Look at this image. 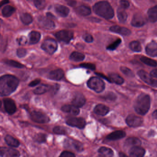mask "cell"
I'll return each mask as SVG.
<instances>
[{
  "mask_svg": "<svg viewBox=\"0 0 157 157\" xmlns=\"http://www.w3.org/2000/svg\"><path fill=\"white\" fill-rule=\"evenodd\" d=\"M19 81L16 77L12 75H5L0 77V96H6L15 91Z\"/></svg>",
  "mask_w": 157,
  "mask_h": 157,
  "instance_id": "cell-1",
  "label": "cell"
},
{
  "mask_svg": "<svg viewBox=\"0 0 157 157\" xmlns=\"http://www.w3.org/2000/svg\"><path fill=\"white\" fill-rule=\"evenodd\" d=\"M151 105V100L147 94H141L136 100L134 104L135 111L137 114L145 115L147 113Z\"/></svg>",
  "mask_w": 157,
  "mask_h": 157,
  "instance_id": "cell-2",
  "label": "cell"
},
{
  "mask_svg": "<svg viewBox=\"0 0 157 157\" xmlns=\"http://www.w3.org/2000/svg\"><path fill=\"white\" fill-rule=\"evenodd\" d=\"M93 10L95 14L106 19H111L114 16V11L112 7L106 1H101L95 4Z\"/></svg>",
  "mask_w": 157,
  "mask_h": 157,
  "instance_id": "cell-3",
  "label": "cell"
},
{
  "mask_svg": "<svg viewBox=\"0 0 157 157\" xmlns=\"http://www.w3.org/2000/svg\"><path fill=\"white\" fill-rule=\"evenodd\" d=\"M87 84L90 88L97 93H101L105 89V84L99 77H91L89 79Z\"/></svg>",
  "mask_w": 157,
  "mask_h": 157,
  "instance_id": "cell-4",
  "label": "cell"
},
{
  "mask_svg": "<svg viewBox=\"0 0 157 157\" xmlns=\"http://www.w3.org/2000/svg\"><path fill=\"white\" fill-rule=\"evenodd\" d=\"M41 49L47 53L52 54L56 51L58 49V44L53 39H47L41 44Z\"/></svg>",
  "mask_w": 157,
  "mask_h": 157,
  "instance_id": "cell-5",
  "label": "cell"
},
{
  "mask_svg": "<svg viewBox=\"0 0 157 157\" xmlns=\"http://www.w3.org/2000/svg\"><path fill=\"white\" fill-rule=\"evenodd\" d=\"M30 116L31 120L37 123L46 124L50 121V119L47 115L40 112L33 111Z\"/></svg>",
  "mask_w": 157,
  "mask_h": 157,
  "instance_id": "cell-6",
  "label": "cell"
},
{
  "mask_svg": "<svg viewBox=\"0 0 157 157\" xmlns=\"http://www.w3.org/2000/svg\"><path fill=\"white\" fill-rule=\"evenodd\" d=\"M73 36V32L68 30H60L55 34V37L58 40L66 43H69L72 39Z\"/></svg>",
  "mask_w": 157,
  "mask_h": 157,
  "instance_id": "cell-7",
  "label": "cell"
},
{
  "mask_svg": "<svg viewBox=\"0 0 157 157\" xmlns=\"http://www.w3.org/2000/svg\"><path fill=\"white\" fill-rule=\"evenodd\" d=\"M137 74L145 83L153 87L157 88V80L152 78V77L144 70L138 71Z\"/></svg>",
  "mask_w": 157,
  "mask_h": 157,
  "instance_id": "cell-8",
  "label": "cell"
},
{
  "mask_svg": "<svg viewBox=\"0 0 157 157\" xmlns=\"http://www.w3.org/2000/svg\"><path fill=\"white\" fill-rule=\"evenodd\" d=\"M66 123L69 126L76 127L82 129L86 126V123L85 120L82 118L71 117L66 120Z\"/></svg>",
  "mask_w": 157,
  "mask_h": 157,
  "instance_id": "cell-9",
  "label": "cell"
},
{
  "mask_svg": "<svg viewBox=\"0 0 157 157\" xmlns=\"http://www.w3.org/2000/svg\"><path fill=\"white\" fill-rule=\"evenodd\" d=\"M144 122V120L141 117L131 114L128 116L126 119V123L129 127L136 128L141 126Z\"/></svg>",
  "mask_w": 157,
  "mask_h": 157,
  "instance_id": "cell-10",
  "label": "cell"
},
{
  "mask_svg": "<svg viewBox=\"0 0 157 157\" xmlns=\"http://www.w3.org/2000/svg\"><path fill=\"white\" fill-rule=\"evenodd\" d=\"M39 25L45 29H52L55 27L54 22L49 18L40 16L38 18Z\"/></svg>",
  "mask_w": 157,
  "mask_h": 157,
  "instance_id": "cell-11",
  "label": "cell"
},
{
  "mask_svg": "<svg viewBox=\"0 0 157 157\" xmlns=\"http://www.w3.org/2000/svg\"><path fill=\"white\" fill-rule=\"evenodd\" d=\"M4 107L6 112L9 115H13L17 111L15 102L12 99L5 98L3 100Z\"/></svg>",
  "mask_w": 157,
  "mask_h": 157,
  "instance_id": "cell-12",
  "label": "cell"
},
{
  "mask_svg": "<svg viewBox=\"0 0 157 157\" xmlns=\"http://www.w3.org/2000/svg\"><path fill=\"white\" fill-rule=\"evenodd\" d=\"M20 156L19 151L10 147H0V156L3 157H18Z\"/></svg>",
  "mask_w": 157,
  "mask_h": 157,
  "instance_id": "cell-13",
  "label": "cell"
},
{
  "mask_svg": "<svg viewBox=\"0 0 157 157\" xmlns=\"http://www.w3.org/2000/svg\"><path fill=\"white\" fill-rule=\"evenodd\" d=\"M146 22V19L143 15L140 14H136L133 17L131 24L133 26L141 27L144 26Z\"/></svg>",
  "mask_w": 157,
  "mask_h": 157,
  "instance_id": "cell-14",
  "label": "cell"
},
{
  "mask_svg": "<svg viewBox=\"0 0 157 157\" xmlns=\"http://www.w3.org/2000/svg\"><path fill=\"white\" fill-rule=\"evenodd\" d=\"M145 153V149L139 146L132 147L129 151V155L132 157H142Z\"/></svg>",
  "mask_w": 157,
  "mask_h": 157,
  "instance_id": "cell-15",
  "label": "cell"
},
{
  "mask_svg": "<svg viewBox=\"0 0 157 157\" xmlns=\"http://www.w3.org/2000/svg\"><path fill=\"white\" fill-rule=\"evenodd\" d=\"M86 99L83 94L78 93L75 95L72 100V104L78 108L83 107L86 103Z\"/></svg>",
  "mask_w": 157,
  "mask_h": 157,
  "instance_id": "cell-16",
  "label": "cell"
},
{
  "mask_svg": "<svg viewBox=\"0 0 157 157\" xmlns=\"http://www.w3.org/2000/svg\"><path fill=\"white\" fill-rule=\"evenodd\" d=\"M110 30L112 32L121 34L122 36H129L131 34V30L128 28L118 26H114L111 27L110 28Z\"/></svg>",
  "mask_w": 157,
  "mask_h": 157,
  "instance_id": "cell-17",
  "label": "cell"
},
{
  "mask_svg": "<svg viewBox=\"0 0 157 157\" xmlns=\"http://www.w3.org/2000/svg\"><path fill=\"white\" fill-rule=\"evenodd\" d=\"M146 52L151 57H157V42L152 41L148 43L146 47Z\"/></svg>",
  "mask_w": 157,
  "mask_h": 157,
  "instance_id": "cell-18",
  "label": "cell"
},
{
  "mask_svg": "<svg viewBox=\"0 0 157 157\" xmlns=\"http://www.w3.org/2000/svg\"><path fill=\"white\" fill-rule=\"evenodd\" d=\"M64 72L62 69H59L51 71L49 74L48 77L50 79L55 81H59L64 77Z\"/></svg>",
  "mask_w": 157,
  "mask_h": 157,
  "instance_id": "cell-19",
  "label": "cell"
},
{
  "mask_svg": "<svg viewBox=\"0 0 157 157\" xmlns=\"http://www.w3.org/2000/svg\"><path fill=\"white\" fill-rule=\"evenodd\" d=\"M65 146L69 148H71L75 149L78 152H81L83 150V146L81 143L75 140H67V142H65Z\"/></svg>",
  "mask_w": 157,
  "mask_h": 157,
  "instance_id": "cell-20",
  "label": "cell"
},
{
  "mask_svg": "<svg viewBox=\"0 0 157 157\" xmlns=\"http://www.w3.org/2000/svg\"><path fill=\"white\" fill-rule=\"evenodd\" d=\"M62 111L66 113H69L72 115H78L80 112L79 108L74 105H64L61 108Z\"/></svg>",
  "mask_w": 157,
  "mask_h": 157,
  "instance_id": "cell-21",
  "label": "cell"
},
{
  "mask_svg": "<svg viewBox=\"0 0 157 157\" xmlns=\"http://www.w3.org/2000/svg\"><path fill=\"white\" fill-rule=\"evenodd\" d=\"M94 112L100 116H105L109 112V109L107 106L103 104H98L95 107Z\"/></svg>",
  "mask_w": 157,
  "mask_h": 157,
  "instance_id": "cell-22",
  "label": "cell"
},
{
  "mask_svg": "<svg viewBox=\"0 0 157 157\" xmlns=\"http://www.w3.org/2000/svg\"><path fill=\"white\" fill-rule=\"evenodd\" d=\"M126 136L125 132L122 131H118L113 132L109 134L107 136V138L108 140L112 141L120 140Z\"/></svg>",
  "mask_w": 157,
  "mask_h": 157,
  "instance_id": "cell-23",
  "label": "cell"
},
{
  "mask_svg": "<svg viewBox=\"0 0 157 157\" xmlns=\"http://www.w3.org/2000/svg\"><path fill=\"white\" fill-rule=\"evenodd\" d=\"M55 10L58 15L62 17H66L69 15L70 9L67 6L61 5L55 6Z\"/></svg>",
  "mask_w": 157,
  "mask_h": 157,
  "instance_id": "cell-24",
  "label": "cell"
},
{
  "mask_svg": "<svg viewBox=\"0 0 157 157\" xmlns=\"http://www.w3.org/2000/svg\"><path fill=\"white\" fill-rule=\"evenodd\" d=\"M29 44H35L38 43L40 40L41 35L40 33L36 31H31L29 35Z\"/></svg>",
  "mask_w": 157,
  "mask_h": 157,
  "instance_id": "cell-25",
  "label": "cell"
},
{
  "mask_svg": "<svg viewBox=\"0 0 157 157\" xmlns=\"http://www.w3.org/2000/svg\"><path fill=\"white\" fill-rule=\"evenodd\" d=\"M5 141L9 146L17 147L20 145L18 140L10 135H6L5 137Z\"/></svg>",
  "mask_w": 157,
  "mask_h": 157,
  "instance_id": "cell-26",
  "label": "cell"
},
{
  "mask_svg": "<svg viewBox=\"0 0 157 157\" xmlns=\"http://www.w3.org/2000/svg\"><path fill=\"white\" fill-rule=\"evenodd\" d=\"M148 19L150 22L155 23L157 21V5L151 7L148 10Z\"/></svg>",
  "mask_w": 157,
  "mask_h": 157,
  "instance_id": "cell-27",
  "label": "cell"
},
{
  "mask_svg": "<svg viewBox=\"0 0 157 157\" xmlns=\"http://www.w3.org/2000/svg\"><path fill=\"white\" fill-rule=\"evenodd\" d=\"M51 88V86L48 85L42 84L37 87L36 88H35L33 91V92L36 95H42V94H44V93L50 90Z\"/></svg>",
  "mask_w": 157,
  "mask_h": 157,
  "instance_id": "cell-28",
  "label": "cell"
},
{
  "mask_svg": "<svg viewBox=\"0 0 157 157\" xmlns=\"http://www.w3.org/2000/svg\"><path fill=\"white\" fill-rule=\"evenodd\" d=\"M110 80L112 83H115L118 85L122 84L124 82L123 78L118 74L112 73L109 75Z\"/></svg>",
  "mask_w": 157,
  "mask_h": 157,
  "instance_id": "cell-29",
  "label": "cell"
},
{
  "mask_svg": "<svg viewBox=\"0 0 157 157\" xmlns=\"http://www.w3.org/2000/svg\"><path fill=\"white\" fill-rule=\"evenodd\" d=\"M15 8L13 6L7 5L4 6L2 10V14L4 17H9L15 13Z\"/></svg>",
  "mask_w": 157,
  "mask_h": 157,
  "instance_id": "cell-30",
  "label": "cell"
},
{
  "mask_svg": "<svg viewBox=\"0 0 157 157\" xmlns=\"http://www.w3.org/2000/svg\"><path fill=\"white\" fill-rule=\"evenodd\" d=\"M75 11L78 14L84 16L89 15L91 14L90 8L86 6H78L75 9Z\"/></svg>",
  "mask_w": 157,
  "mask_h": 157,
  "instance_id": "cell-31",
  "label": "cell"
},
{
  "mask_svg": "<svg viewBox=\"0 0 157 157\" xmlns=\"http://www.w3.org/2000/svg\"><path fill=\"white\" fill-rule=\"evenodd\" d=\"M125 146H140L142 144V142L140 139L136 137H130L125 141L124 143Z\"/></svg>",
  "mask_w": 157,
  "mask_h": 157,
  "instance_id": "cell-32",
  "label": "cell"
},
{
  "mask_svg": "<svg viewBox=\"0 0 157 157\" xmlns=\"http://www.w3.org/2000/svg\"><path fill=\"white\" fill-rule=\"evenodd\" d=\"M20 20L25 25H29L33 21L32 16L28 13H23L20 16Z\"/></svg>",
  "mask_w": 157,
  "mask_h": 157,
  "instance_id": "cell-33",
  "label": "cell"
},
{
  "mask_svg": "<svg viewBox=\"0 0 157 157\" xmlns=\"http://www.w3.org/2000/svg\"><path fill=\"white\" fill-rule=\"evenodd\" d=\"M117 14V17L120 22L121 23H124L126 21L127 18V14L124 11V9L122 7L118 8Z\"/></svg>",
  "mask_w": 157,
  "mask_h": 157,
  "instance_id": "cell-34",
  "label": "cell"
},
{
  "mask_svg": "<svg viewBox=\"0 0 157 157\" xmlns=\"http://www.w3.org/2000/svg\"><path fill=\"white\" fill-rule=\"evenodd\" d=\"M85 58V55L78 52H74L71 54L70 57V59L71 61L75 62L81 61L84 60Z\"/></svg>",
  "mask_w": 157,
  "mask_h": 157,
  "instance_id": "cell-35",
  "label": "cell"
},
{
  "mask_svg": "<svg viewBox=\"0 0 157 157\" xmlns=\"http://www.w3.org/2000/svg\"><path fill=\"white\" fill-rule=\"evenodd\" d=\"M98 153L105 157H112L114 155L113 151L111 149L104 147H100L99 149Z\"/></svg>",
  "mask_w": 157,
  "mask_h": 157,
  "instance_id": "cell-36",
  "label": "cell"
},
{
  "mask_svg": "<svg viewBox=\"0 0 157 157\" xmlns=\"http://www.w3.org/2000/svg\"><path fill=\"white\" fill-rule=\"evenodd\" d=\"M4 62L7 65L12 66V67H15V68H23L25 67L24 65L20 63L19 62L14 61V60H5L4 61Z\"/></svg>",
  "mask_w": 157,
  "mask_h": 157,
  "instance_id": "cell-37",
  "label": "cell"
},
{
  "mask_svg": "<svg viewBox=\"0 0 157 157\" xmlns=\"http://www.w3.org/2000/svg\"><path fill=\"white\" fill-rule=\"evenodd\" d=\"M130 49L135 52H140L142 51L141 43L138 41H133L129 44Z\"/></svg>",
  "mask_w": 157,
  "mask_h": 157,
  "instance_id": "cell-38",
  "label": "cell"
},
{
  "mask_svg": "<svg viewBox=\"0 0 157 157\" xmlns=\"http://www.w3.org/2000/svg\"><path fill=\"white\" fill-rule=\"evenodd\" d=\"M140 60L145 64L149 65V66L155 67L157 65V62L155 60L150 59V58H147V57H145V56H143V57H141Z\"/></svg>",
  "mask_w": 157,
  "mask_h": 157,
  "instance_id": "cell-39",
  "label": "cell"
},
{
  "mask_svg": "<svg viewBox=\"0 0 157 157\" xmlns=\"http://www.w3.org/2000/svg\"><path fill=\"white\" fill-rule=\"evenodd\" d=\"M32 2L37 9L41 10L46 6V0H27Z\"/></svg>",
  "mask_w": 157,
  "mask_h": 157,
  "instance_id": "cell-40",
  "label": "cell"
},
{
  "mask_svg": "<svg viewBox=\"0 0 157 157\" xmlns=\"http://www.w3.org/2000/svg\"><path fill=\"white\" fill-rule=\"evenodd\" d=\"M53 131L54 133L58 135H65L67 133L66 128L63 126H56L53 129Z\"/></svg>",
  "mask_w": 157,
  "mask_h": 157,
  "instance_id": "cell-41",
  "label": "cell"
},
{
  "mask_svg": "<svg viewBox=\"0 0 157 157\" xmlns=\"http://www.w3.org/2000/svg\"><path fill=\"white\" fill-rule=\"evenodd\" d=\"M120 70L123 73L127 76L131 77H134V74L132 72V70L125 66H121L120 68Z\"/></svg>",
  "mask_w": 157,
  "mask_h": 157,
  "instance_id": "cell-42",
  "label": "cell"
},
{
  "mask_svg": "<svg viewBox=\"0 0 157 157\" xmlns=\"http://www.w3.org/2000/svg\"><path fill=\"white\" fill-rule=\"evenodd\" d=\"M46 140H47V136L46 135L44 134H38L35 137V141L40 143H45L46 142Z\"/></svg>",
  "mask_w": 157,
  "mask_h": 157,
  "instance_id": "cell-43",
  "label": "cell"
},
{
  "mask_svg": "<svg viewBox=\"0 0 157 157\" xmlns=\"http://www.w3.org/2000/svg\"><path fill=\"white\" fill-rule=\"evenodd\" d=\"M121 40L120 38L118 39L114 42L109 45L107 47V49L109 50H114L117 49V47L121 44Z\"/></svg>",
  "mask_w": 157,
  "mask_h": 157,
  "instance_id": "cell-44",
  "label": "cell"
},
{
  "mask_svg": "<svg viewBox=\"0 0 157 157\" xmlns=\"http://www.w3.org/2000/svg\"><path fill=\"white\" fill-rule=\"evenodd\" d=\"M6 41L4 39L3 37L0 34V52H3L6 48Z\"/></svg>",
  "mask_w": 157,
  "mask_h": 157,
  "instance_id": "cell-45",
  "label": "cell"
},
{
  "mask_svg": "<svg viewBox=\"0 0 157 157\" xmlns=\"http://www.w3.org/2000/svg\"><path fill=\"white\" fill-rule=\"evenodd\" d=\"M27 54V51L25 49L23 48H19L17 50V55L19 58L25 57Z\"/></svg>",
  "mask_w": 157,
  "mask_h": 157,
  "instance_id": "cell-46",
  "label": "cell"
},
{
  "mask_svg": "<svg viewBox=\"0 0 157 157\" xmlns=\"http://www.w3.org/2000/svg\"><path fill=\"white\" fill-rule=\"evenodd\" d=\"M80 66L83 68H86V69H90V70H95L96 69V66L95 65L93 64L89 63H85L81 64L80 65Z\"/></svg>",
  "mask_w": 157,
  "mask_h": 157,
  "instance_id": "cell-47",
  "label": "cell"
},
{
  "mask_svg": "<svg viewBox=\"0 0 157 157\" xmlns=\"http://www.w3.org/2000/svg\"><path fill=\"white\" fill-rule=\"evenodd\" d=\"M116 96L114 93L112 92H109L106 94L105 96H104V98L105 99L107 100H110V101H113L116 100Z\"/></svg>",
  "mask_w": 157,
  "mask_h": 157,
  "instance_id": "cell-48",
  "label": "cell"
},
{
  "mask_svg": "<svg viewBox=\"0 0 157 157\" xmlns=\"http://www.w3.org/2000/svg\"><path fill=\"white\" fill-rule=\"evenodd\" d=\"M17 41L19 45H24L26 44L27 42V39L26 37L24 36H21L20 37L17 38Z\"/></svg>",
  "mask_w": 157,
  "mask_h": 157,
  "instance_id": "cell-49",
  "label": "cell"
},
{
  "mask_svg": "<svg viewBox=\"0 0 157 157\" xmlns=\"http://www.w3.org/2000/svg\"><path fill=\"white\" fill-rule=\"evenodd\" d=\"M121 7L123 9H127L130 6V3L127 0H121L120 1Z\"/></svg>",
  "mask_w": 157,
  "mask_h": 157,
  "instance_id": "cell-50",
  "label": "cell"
},
{
  "mask_svg": "<svg viewBox=\"0 0 157 157\" xmlns=\"http://www.w3.org/2000/svg\"><path fill=\"white\" fill-rule=\"evenodd\" d=\"M75 156V155L73 153L66 151H63L60 155V157H74Z\"/></svg>",
  "mask_w": 157,
  "mask_h": 157,
  "instance_id": "cell-51",
  "label": "cell"
},
{
  "mask_svg": "<svg viewBox=\"0 0 157 157\" xmlns=\"http://www.w3.org/2000/svg\"><path fill=\"white\" fill-rule=\"evenodd\" d=\"M83 39L86 42H88V43L92 42L93 41V37L90 34H86L84 35L83 36Z\"/></svg>",
  "mask_w": 157,
  "mask_h": 157,
  "instance_id": "cell-52",
  "label": "cell"
},
{
  "mask_svg": "<svg viewBox=\"0 0 157 157\" xmlns=\"http://www.w3.org/2000/svg\"><path fill=\"white\" fill-rule=\"evenodd\" d=\"M40 79H35V80H33L32 82H30L29 83V86L31 87H34L38 85L40 83Z\"/></svg>",
  "mask_w": 157,
  "mask_h": 157,
  "instance_id": "cell-53",
  "label": "cell"
},
{
  "mask_svg": "<svg viewBox=\"0 0 157 157\" xmlns=\"http://www.w3.org/2000/svg\"><path fill=\"white\" fill-rule=\"evenodd\" d=\"M66 2H67V3L69 5L71 6H74L76 4V2L75 0H67Z\"/></svg>",
  "mask_w": 157,
  "mask_h": 157,
  "instance_id": "cell-54",
  "label": "cell"
},
{
  "mask_svg": "<svg viewBox=\"0 0 157 157\" xmlns=\"http://www.w3.org/2000/svg\"><path fill=\"white\" fill-rule=\"evenodd\" d=\"M150 75L152 77L157 78V69H155V70H153V71H151V72H150Z\"/></svg>",
  "mask_w": 157,
  "mask_h": 157,
  "instance_id": "cell-55",
  "label": "cell"
},
{
  "mask_svg": "<svg viewBox=\"0 0 157 157\" xmlns=\"http://www.w3.org/2000/svg\"><path fill=\"white\" fill-rule=\"evenodd\" d=\"M9 2V0H2V1L0 2V8L2 7L5 4H8Z\"/></svg>",
  "mask_w": 157,
  "mask_h": 157,
  "instance_id": "cell-56",
  "label": "cell"
},
{
  "mask_svg": "<svg viewBox=\"0 0 157 157\" xmlns=\"http://www.w3.org/2000/svg\"><path fill=\"white\" fill-rule=\"evenodd\" d=\"M152 115H153V118L157 120V110L153 112Z\"/></svg>",
  "mask_w": 157,
  "mask_h": 157,
  "instance_id": "cell-57",
  "label": "cell"
},
{
  "mask_svg": "<svg viewBox=\"0 0 157 157\" xmlns=\"http://www.w3.org/2000/svg\"><path fill=\"white\" fill-rule=\"evenodd\" d=\"M3 23V21L2 19L0 18V29L2 28V26Z\"/></svg>",
  "mask_w": 157,
  "mask_h": 157,
  "instance_id": "cell-58",
  "label": "cell"
},
{
  "mask_svg": "<svg viewBox=\"0 0 157 157\" xmlns=\"http://www.w3.org/2000/svg\"><path fill=\"white\" fill-rule=\"evenodd\" d=\"M120 156L121 157H122V156H126V155H124V154H122V153H121V154H120Z\"/></svg>",
  "mask_w": 157,
  "mask_h": 157,
  "instance_id": "cell-59",
  "label": "cell"
},
{
  "mask_svg": "<svg viewBox=\"0 0 157 157\" xmlns=\"http://www.w3.org/2000/svg\"><path fill=\"white\" fill-rule=\"evenodd\" d=\"M2 101H1V100H0V108H1V107H2Z\"/></svg>",
  "mask_w": 157,
  "mask_h": 157,
  "instance_id": "cell-60",
  "label": "cell"
},
{
  "mask_svg": "<svg viewBox=\"0 0 157 157\" xmlns=\"http://www.w3.org/2000/svg\"><path fill=\"white\" fill-rule=\"evenodd\" d=\"M87 1H89V0H87Z\"/></svg>",
  "mask_w": 157,
  "mask_h": 157,
  "instance_id": "cell-61",
  "label": "cell"
}]
</instances>
